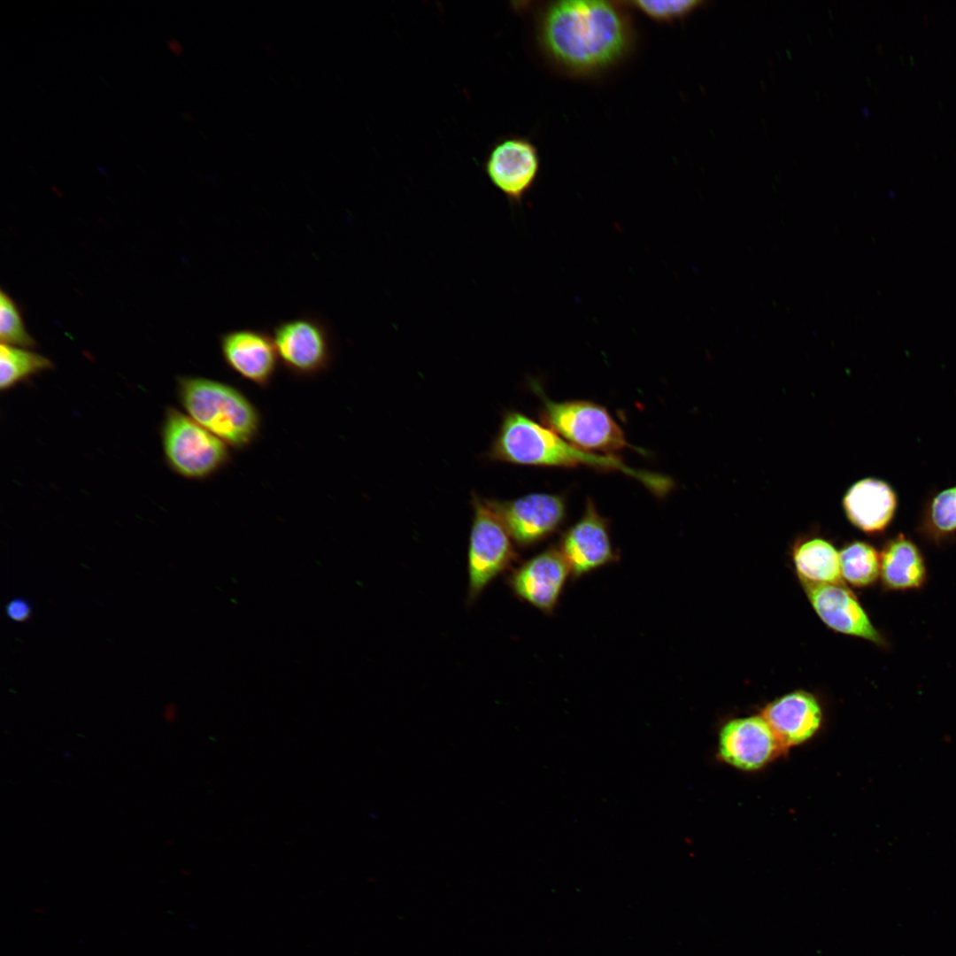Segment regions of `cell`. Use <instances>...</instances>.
<instances>
[{
    "instance_id": "e0dca14e",
    "label": "cell",
    "mask_w": 956,
    "mask_h": 956,
    "mask_svg": "<svg viewBox=\"0 0 956 956\" xmlns=\"http://www.w3.org/2000/svg\"><path fill=\"white\" fill-rule=\"evenodd\" d=\"M880 577L884 590L906 591L921 589L928 577L924 556L907 536L898 533L888 539L880 553Z\"/></svg>"
},
{
    "instance_id": "277c9868",
    "label": "cell",
    "mask_w": 956,
    "mask_h": 956,
    "mask_svg": "<svg viewBox=\"0 0 956 956\" xmlns=\"http://www.w3.org/2000/svg\"><path fill=\"white\" fill-rule=\"evenodd\" d=\"M531 387L542 402L539 413L543 424L573 445L605 455L633 449L621 428L604 406L589 400H551L539 382H532Z\"/></svg>"
},
{
    "instance_id": "5bb4252c",
    "label": "cell",
    "mask_w": 956,
    "mask_h": 956,
    "mask_svg": "<svg viewBox=\"0 0 956 956\" xmlns=\"http://www.w3.org/2000/svg\"><path fill=\"white\" fill-rule=\"evenodd\" d=\"M226 366L259 388L269 386L280 363L272 334L261 328H243L220 335Z\"/></svg>"
},
{
    "instance_id": "30bf717a",
    "label": "cell",
    "mask_w": 956,
    "mask_h": 956,
    "mask_svg": "<svg viewBox=\"0 0 956 956\" xmlns=\"http://www.w3.org/2000/svg\"><path fill=\"white\" fill-rule=\"evenodd\" d=\"M557 545L575 580L620 559L612 543L609 522L591 499L587 500L582 516L562 534Z\"/></svg>"
},
{
    "instance_id": "7a4b0ae2",
    "label": "cell",
    "mask_w": 956,
    "mask_h": 956,
    "mask_svg": "<svg viewBox=\"0 0 956 956\" xmlns=\"http://www.w3.org/2000/svg\"><path fill=\"white\" fill-rule=\"evenodd\" d=\"M487 455L493 461L521 466H586L605 471H619L638 480L652 493L660 496L668 492L673 486L667 477L632 468L615 455H601L579 449L544 424L518 411L504 413Z\"/></svg>"
},
{
    "instance_id": "9c48e42d",
    "label": "cell",
    "mask_w": 956,
    "mask_h": 956,
    "mask_svg": "<svg viewBox=\"0 0 956 956\" xmlns=\"http://www.w3.org/2000/svg\"><path fill=\"white\" fill-rule=\"evenodd\" d=\"M516 546L528 548L556 533L565 521V497L530 493L509 500H491Z\"/></svg>"
},
{
    "instance_id": "d6986e66",
    "label": "cell",
    "mask_w": 956,
    "mask_h": 956,
    "mask_svg": "<svg viewBox=\"0 0 956 956\" xmlns=\"http://www.w3.org/2000/svg\"><path fill=\"white\" fill-rule=\"evenodd\" d=\"M916 530L927 541L943 545L956 536V486L942 490L924 503Z\"/></svg>"
},
{
    "instance_id": "6da1fadb",
    "label": "cell",
    "mask_w": 956,
    "mask_h": 956,
    "mask_svg": "<svg viewBox=\"0 0 956 956\" xmlns=\"http://www.w3.org/2000/svg\"><path fill=\"white\" fill-rule=\"evenodd\" d=\"M621 1L561 0L534 12V40L544 61L571 77L611 69L630 52L635 28Z\"/></svg>"
},
{
    "instance_id": "2e32d148",
    "label": "cell",
    "mask_w": 956,
    "mask_h": 956,
    "mask_svg": "<svg viewBox=\"0 0 956 956\" xmlns=\"http://www.w3.org/2000/svg\"><path fill=\"white\" fill-rule=\"evenodd\" d=\"M843 505L852 524L867 534L875 535L883 533L892 521L898 497L888 482L866 478L847 490Z\"/></svg>"
},
{
    "instance_id": "ac0fdd59",
    "label": "cell",
    "mask_w": 956,
    "mask_h": 956,
    "mask_svg": "<svg viewBox=\"0 0 956 956\" xmlns=\"http://www.w3.org/2000/svg\"><path fill=\"white\" fill-rule=\"evenodd\" d=\"M793 561L799 579L813 583H840L839 552L827 540L818 537L798 544Z\"/></svg>"
},
{
    "instance_id": "cb8c5ba5",
    "label": "cell",
    "mask_w": 956,
    "mask_h": 956,
    "mask_svg": "<svg viewBox=\"0 0 956 956\" xmlns=\"http://www.w3.org/2000/svg\"><path fill=\"white\" fill-rule=\"evenodd\" d=\"M7 616L14 621L23 622L28 620L31 614L29 604L22 598H15L6 605Z\"/></svg>"
},
{
    "instance_id": "44dd1931",
    "label": "cell",
    "mask_w": 956,
    "mask_h": 956,
    "mask_svg": "<svg viewBox=\"0 0 956 956\" xmlns=\"http://www.w3.org/2000/svg\"><path fill=\"white\" fill-rule=\"evenodd\" d=\"M842 578L857 588H867L880 576V553L867 542L853 541L839 552Z\"/></svg>"
},
{
    "instance_id": "3957f363",
    "label": "cell",
    "mask_w": 956,
    "mask_h": 956,
    "mask_svg": "<svg viewBox=\"0 0 956 956\" xmlns=\"http://www.w3.org/2000/svg\"><path fill=\"white\" fill-rule=\"evenodd\" d=\"M177 394L187 414L229 447L243 450L258 437L261 415L237 388L201 376H179Z\"/></svg>"
},
{
    "instance_id": "ba28073f",
    "label": "cell",
    "mask_w": 956,
    "mask_h": 956,
    "mask_svg": "<svg viewBox=\"0 0 956 956\" xmlns=\"http://www.w3.org/2000/svg\"><path fill=\"white\" fill-rule=\"evenodd\" d=\"M570 577L566 559L558 545L553 544L513 567L506 583L519 600L552 615Z\"/></svg>"
},
{
    "instance_id": "5b68a950",
    "label": "cell",
    "mask_w": 956,
    "mask_h": 956,
    "mask_svg": "<svg viewBox=\"0 0 956 956\" xmlns=\"http://www.w3.org/2000/svg\"><path fill=\"white\" fill-rule=\"evenodd\" d=\"M473 518L467 548L468 605L476 602L500 574L519 559L516 544L491 500L472 495Z\"/></svg>"
},
{
    "instance_id": "52a82bcc",
    "label": "cell",
    "mask_w": 956,
    "mask_h": 956,
    "mask_svg": "<svg viewBox=\"0 0 956 956\" xmlns=\"http://www.w3.org/2000/svg\"><path fill=\"white\" fill-rule=\"evenodd\" d=\"M272 335L280 363L291 374L313 377L329 368L334 339L326 321L312 314L282 320Z\"/></svg>"
},
{
    "instance_id": "d4e9b609",
    "label": "cell",
    "mask_w": 956,
    "mask_h": 956,
    "mask_svg": "<svg viewBox=\"0 0 956 956\" xmlns=\"http://www.w3.org/2000/svg\"><path fill=\"white\" fill-rule=\"evenodd\" d=\"M167 45H168L169 49H170V50H172V51H173V53H175V54H177V55H179V54L181 53V48L180 44L178 43V42H175V41H170V42H167Z\"/></svg>"
},
{
    "instance_id": "4fadbf2b",
    "label": "cell",
    "mask_w": 956,
    "mask_h": 956,
    "mask_svg": "<svg viewBox=\"0 0 956 956\" xmlns=\"http://www.w3.org/2000/svg\"><path fill=\"white\" fill-rule=\"evenodd\" d=\"M783 751V747L761 715L733 719L719 732L720 758L744 771L760 769Z\"/></svg>"
},
{
    "instance_id": "ffe728a7",
    "label": "cell",
    "mask_w": 956,
    "mask_h": 956,
    "mask_svg": "<svg viewBox=\"0 0 956 956\" xmlns=\"http://www.w3.org/2000/svg\"><path fill=\"white\" fill-rule=\"evenodd\" d=\"M54 368L47 357L27 348L1 343L0 389L8 390L31 377Z\"/></svg>"
},
{
    "instance_id": "603a6c76",
    "label": "cell",
    "mask_w": 956,
    "mask_h": 956,
    "mask_svg": "<svg viewBox=\"0 0 956 956\" xmlns=\"http://www.w3.org/2000/svg\"><path fill=\"white\" fill-rule=\"evenodd\" d=\"M625 3L651 20L664 24L682 20L705 4L699 0H636Z\"/></svg>"
},
{
    "instance_id": "8992f818",
    "label": "cell",
    "mask_w": 956,
    "mask_h": 956,
    "mask_svg": "<svg viewBox=\"0 0 956 956\" xmlns=\"http://www.w3.org/2000/svg\"><path fill=\"white\" fill-rule=\"evenodd\" d=\"M164 456L177 474L207 479L231 460L229 446L187 413L167 407L161 428Z\"/></svg>"
},
{
    "instance_id": "9a60e30c",
    "label": "cell",
    "mask_w": 956,
    "mask_h": 956,
    "mask_svg": "<svg viewBox=\"0 0 956 956\" xmlns=\"http://www.w3.org/2000/svg\"><path fill=\"white\" fill-rule=\"evenodd\" d=\"M787 749L804 744L821 728L822 709L810 692L795 690L767 704L760 714Z\"/></svg>"
},
{
    "instance_id": "7402d4cb",
    "label": "cell",
    "mask_w": 956,
    "mask_h": 956,
    "mask_svg": "<svg viewBox=\"0 0 956 956\" xmlns=\"http://www.w3.org/2000/svg\"><path fill=\"white\" fill-rule=\"evenodd\" d=\"M0 339L4 344L22 348L30 349L36 345L26 328L17 304L3 289L0 293Z\"/></svg>"
},
{
    "instance_id": "8fae6325",
    "label": "cell",
    "mask_w": 956,
    "mask_h": 956,
    "mask_svg": "<svg viewBox=\"0 0 956 956\" xmlns=\"http://www.w3.org/2000/svg\"><path fill=\"white\" fill-rule=\"evenodd\" d=\"M488 179L513 204L522 201L540 170L536 146L528 139L509 135L497 140L482 164Z\"/></svg>"
},
{
    "instance_id": "7c38bea8",
    "label": "cell",
    "mask_w": 956,
    "mask_h": 956,
    "mask_svg": "<svg viewBox=\"0 0 956 956\" xmlns=\"http://www.w3.org/2000/svg\"><path fill=\"white\" fill-rule=\"evenodd\" d=\"M806 597L820 619L831 629L887 648L885 636L875 627L855 594L840 583L802 582Z\"/></svg>"
}]
</instances>
